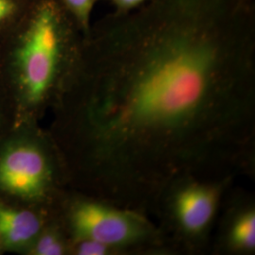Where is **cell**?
I'll use <instances>...</instances> for the list:
<instances>
[{
  "instance_id": "obj_1",
  "label": "cell",
  "mask_w": 255,
  "mask_h": 255,
  "mask_svg": "<svg viewBox=\"0 0 255 255\" xmlns=\"http://www.w3.org/2000/svg\"><path fill=\"white\" fill-rule=\"evenodd\" d=\"M255 0H150L83 35L49 135L67 182L126 202L244 146Z\"/></svg>"
},
{
  "instance_id": "obj_2",
  "label": "cell",
  "mask_w": 255,
  "mask_h": 255,
  "mask_svg": "<svg viewBox=\"0 0 255 255\" xmlns=\"http://www.w3.org/2000/svg\"><path fill=\"white\" fill-rule=\"evenodd\" d=\"M82 41L83 33L58 0H30L0 37V80L12 101L15 124L38 122L53 105L78 64Z\"/></svg>"
},
{
  "instance_id": "obj_3",
  "label": "cell",
  "mask_w": 255,
  "mask_h": 255,
  "mask_svg": "<svg viewBox=\"0 0 255 255\" xmlns=\"http://www.w3.org/2000/svg\"><path fill=\"white\" fill-rule=\"evenodd\" d=\"M66 176L49 133L37 121L15 124L0 137V200L54 211Z\"/></svg>"
},
{
  "instance_id": "obj_4",
  "label": "cell",
  "mask_w": 255,
  "mask_h": 255,
  "mask_svg": "<svg viewBox=\"0 0 255 255\" xmlns=\"http://www.w3.org/2000/svg\"><path fill=\"white\" fill-rule=\"evenodd\" d=\"M57 214L70 239H89L108 248L137 243L150 233L146 220L136 213L83 197H63Z\"/></svg>"
},
{
  "instance_id": "obj_5",
  "label": "cell",
  "mask_w": 255,
  "mask_h": 255,
  "mask_svg": "<svg viewBox=\"0 0 255 255\" xmlns=\"http://www.w3.org/2000/svg\"><path fill=\"white\" fill-rule=\"evenodd\" d=\"M55 211L20 206L0 200V237L6 253L26 255Z\"/></svg>"
},
{
  "instance_id": "obj_6",
  "label": "cell",
  "mask_w": 255,
  "mask_h": 255,
  "mask_svg": "<svg viewBox=\"0 0 255 255\" xmlns=\"http://www.w3.org/2000/svg\"><path fill=\"white\" fill-rule=\"evenodd\" d=\"M217 201L213 187L191 184L182 188L175 200V215L182 230L193 236L201 234L214 217Z\"/></svg>"
},
{
  "instance_id": "obj_7",
  "label": "cell",
  "mask_w": 255,
  "mask_h": 255,
  "mask_svg": "<svg viewBox=\"0 0 255 255\" xmlns=\"http://www.w3.org/2000/svg\"><path fill=\"white\" fill-rule=\"evenodd\" d=\"M68 234L57 210L47 220L26 255H63L69 252Z\"/></svg>"
},
{
  "instance_id": "obj_8",
  "label": "cell",
  "mask_w": 255,
  "mask_h": 255,
  "mask_svg": "<svg viewBox=\"0 0 255 255\" xmlns=\"http://www.w3.org/2000/svg\"><path fill=\"white\" fill-rule=\"evenodd\" d=\"M230 240L239 250L252 251L255 249V211L249 210L237 218L231 229Z\"/></svg>"
},
{
  "instance_id": "obj_9",
  "label": "cell",
  "mask_w": 255,
  "mask_h": 255,
  "mask_svg": "<svg viewBox=\"0 0 255 255\" xmlns=\"http://www.w3.org/2000/svg\"><path fill=\"white\" fill-rule=\"evenodd\" d=\"M85 35L91 27V14L101 0H58Z\"/></svg>"
},
{
  "instance_id": "obj_10",
  "label": "cell",
  "mask_w": 255,
  "mask_h": 255,
  "mask_svg": "<svg viewBox=\"0 0 255 255\" xmlns=\"http://www.w3.org/2000/svg\"><path fill=\"white\" fill-rule=\"evenodd\" d=\"M30 0H0V37L25 12Z\"/></svg>"
},
{
  "instance_id": "obj_11",
  "label": "cell",
  "mask_w": 255,
  "mask_h": 255,
  "mask_svg": "<svg viewBox=\"0 0 255 255\" xmlns=\"http://www.w3.org/2000/svg\"><path fill=\"white\" fill-rule=\"evenodd\" d=\"M15 124V111L6 88L0 80V137Z\"/></svg>"
},
{
  "instance_id": "obj_12",
  "label": "cell",
  "mask_w": 255,
  "mask_h": 255,
  "mask_svg": "<svg viewBox=\"0 0 255 255\" xmlns=\"http://www.w3.org/2000/svg\"><path fill=\"white\" fill-rule=\"evenodd\" d=\"M118 13H126L141 8L150 0H108Z\"/></svg>"
},
{
  "instance_id": "obj_13",
  "label": "cell",
  "mask_w": 255,
  "mask_h": 255,
  "mask_svg": "<svg viewBox=\"0 0 255 255\" xmlns=\"http://www.w3.org/2000/svg\"><path fill=\"white\" fill-rule=\"evenodd\" d=\"M4 253H6V251H5V248H4V245H3L2 239H1V237H0V255H3Z\"/></svg>"
}]
</instances>
